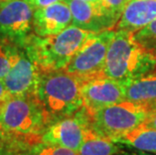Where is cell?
<instances>
[{
    "label": "cell",
    "mask_w": 156,
    "mask_h": 155,
    "mask_svg": "<svg viewBox=\"0 0 156 155\" xmlns=\"http://www.w3.org/2000/svg\"><path fill=\"white\" fill-rule=\"evenodd\" d=\"M94 34L72 24L59 33L51 36H38L34 32L21 48L39 72L64 70Z\"/></svg>",
    "instance_id": "1"
},
{
    "label": "cell",
    "mask_w": 156,
    "mask_h": 155,
    "mask_svg": "<svg viewBox=\"0 0 156 155\" xmlns=\"http://www.w3.org/2000/svg\"><path fill=\"white\" fill-rule=\"evenodd\" d=\"M154 52L136 41L133 32L116 30L106 57L104 76L128 85L155 72Z\"/></svg>",
    "instance_id": "2"
},
{
    "label": "cell",
    "mask_w": 156,
    "mask_h": 155,
    "mask_svg": "<svg viewBox=\"0 0 156 155\" xmlns=\"http://www.w3.org/2000/svg\"><path fill=\"white\" fill-rule=\"evenodd\" d=\"M83 81L65 70L39 72L36 97L51 124L71 116L83 108Z\"/></svg>",
    "instance_id": "3"
},
{
    "label": "cell",
    "mask_w": 156,
    "mask_h": 155,
    "mask_svg": "<svg viewBox=\"0 0 156 155\" xmlns=\"http://www.w3.org/2000/svg\"><path fill=\"white\" fill-rule=\"evenodd\" d=\"M0 122L8 135L27 140L41 138L51 120L36 95L11 96L0 101Z\"/></svg>",
    "instance_id": "4"
},
{
    "label": "cell",
    "mask_w": 156,
    "mask_h": 155,
    "mask_svg": "<svg viewBox=\"0 0 156 155\" xmlns=\"http://www.w3.org/2000/svg\"><path fill=\"white\" fill-rule=\"evenodd\" d=\"M149 111L147 104L126 100L95 112L91 127L99 135L115 141L143 125Z\"/></svg>",
    "instance_id": "5"
},
{
    "label": "cell",
    "mask_w": 156,
    "mask_h": 155,
    "mask_svg": "<svg viewBox=\"0 0 156 155\" xmlns=\"http://www.w3.org/2000/svg\"><path fill=\"white\" fill-rule=\"evenodd\" d=\"M116 30L95 33L89 38L64 70L83 82L104 76L106 57Z\"/></svg>",
    "instance_id": "6"
},
{
    "label": "cell",
    "mask_w": 156,
    "mask_h": 155,
    "mask_svg": "<svg viewBox=\"0 0 156 155\" xmlns=\"http://www.w3.org/2000/svg\"><path fill=\"white\" fill-rule=\"evenodd\" d=\"M34 9L25 0H8L0 9V38L18 47L34 33Z\"/></svg>",
    "instance_id": "7"
},
{
    "label": "cell",
    "mask_w": 156,
    "mask_h": 155,
    "mask_svg": "<svg viewBox=\"0 0 156 155\" xmlns=\"http://www.w3.org/2000/svg\"><path fill=\"white\" fill-rule=\"evenodd\" d=\"M91 127V116L83 107L71 116L56 120L42 134L41 142L78 151Z\"/></svg>",
    "instance_id": "8"
},
{
    "label": "cell",
    "mask_w": 156,
    "mask_h": 155,
    "mask_svg": "<svg viewBox=\"0 0 156 155\" xmlns=\"http://www.w3.org/2000/svg\"><path fill=\"white\" fill-rule=\"evenodd\" d=\"M83 107L92 116L95 112L126 101V85L105 76L83 82Z\"/></svg>",
    "instance_id": "9"
},
{
    "label": "cell",
    "mask_w": 156,
    "mask_h": 155,
    "mask_svg": "<svg viewBox=\"0 0 156 155\" xmlns=\"http://www.w3.org/2000/svg\"><path fill=\"white\" fill-rule=\"evenodd\" d=\"M69 5L73 16V25L93 33L114 30L119 21L99 3L85 0H64Z\"/></svg>",
    "instance_id": "10"
},
{
    "label": "cell",
    "mask_w": 156,
    "mask_h": 155,
    "mask_svg": "<svg viewBox=\"0 0 156 155\" xmlns=\"http://www.w3.org/2000/svg\"><path fill=\"white\" fill-rule=\"evenodd\" d=\"M38 78L39 70L20 47L11 68L2 81L9 95H34Z\"/></svg>",
    "instance_id": "11"
},
{
    "label": "cell",
    "mask_w": 156,
    "mask_h": 155,
    "mask_svg": "<svg viewBox=\"0 0 156 155\" xmlns=\"http://www.w3.org/2000/svg\"><path fill=\"white\" fill-rule=\"evenodd\" d=\"M73 23L71 9L65 1L56 2L44 8L35 9L32 27L38 36L58 34Z\"/></svg>",
    "instance_id": "12"
},
{
    "label": "cell",
    "mask_w": 156,
    "mask_h": 155,
    "mask_svg": "<svg viewBox=\"0 0 156 155\" xmlns=\"http://www.w3.org/2000/svg\"><path fill=\"white\" fill-rule=\"evenodd\" d=\"M156 18V0H130L125 6L116 29L136 32Z\"/></svg>",
    "instance_id": "13"
},
{
    "label": "cell",
    "mask_w": 156,
    "mask_h": 155,
    "mask_svg": "<svg viewBox=\"0 0 156 155\" xmlns=\"http://www.w3.org/2000/svg\"><path fill=\"white\" fill-rule=\"evenodd\" d=\"M140 152L156 155V128L140 126L115 140Z\"/></svg>",
    "instance_id": "14"
},
{
    "label": "cell",
    "mask_w": 156,
    "mask_h": 155,
    "mask_svg": "<svg viewBox=\"0 0 156 155\" xmlns=\"http://www.w3.org/2000/svg\"><path fill=\"white\" fill-rule=\"evenodd\" d=\"M120 146L121 144L99 135L90 127L77 152L78 155H117L122 152Z\"/></svg>",
    "instance_id": "15"
},
{
    "label": "cell",
    "mask_w": 156,
    "mask_h": 155,
    "mask_svg": "<svg viewBox=\"0 0 156 155\" xmlns=\"http://www.w3.org/2000/svg\"><path fill=\"white\" fill-rule=\"evenodd\" d=\"M126 100L144 104L156 103V72L126 85Z\"/></svg>",
    "instance_id": "16"
},
{
    "label": "cell",
    "mask_w": 156,
    "mask_h": 155,
    "mask_svg": "<svg viewBox=\"0 0 156 155\" xmlns=\"http://www.w3.org/2000/svg\"><path fill=\"white\" fill-rule=\"evenodd\" d=\"M20 47L12 42L0 38V79L5 77L14 62Z\"/></svg>",
    "instance_id": "17"
},
{
    "label": "cell",
    "mask_w": 156,
    "mask_h": 155,
    "mask_svg": "<svg viewBox=\"0 0 156 155\" xmlns=\"http://www.w3.org/2000/svg\"><path fill=\"white\" fill-rule=\"evenodd\" d=\"M133 34L136 41L143 47L153 52L156 51V18Z\"/></svg>",
    "instance_id": "18"
},
{
    "label": "cell",
    "mask_w": 156,
    "mask_h": 155,
    "mask_svg": "<svg viewBox=\"0 0 156 155\" xmlns=\"http://www.w3.org/2000/svg\"><path fill=\"white\" fill-rule=\"evenodd\" d=\"M28 155H78V152L69 148L44 143L41 141L39 144L34 145V149Z\"/></svg>",
    "instance_id": "19"
},
{
    "label": "cell",
    "mask_w": 156,
    "mask_h": 155,
    "mask_svg": "<svg viewBox=\"0 0 156 155\" xmlns=\"http://www.w3.org/2000/svg\"><path fill=\"white\" fill-rule=\"evenodd\" d=\"M130 0H100V4L116 17L120 18L125 6Z\"/></svg>",
    "instance_id": "20"
},
{
    "label": "cell",
    "mask_w": 156,
    "mask_h": 155,
    "mask_svg": "<svg viewBox=\"0 0 156 155\" xmlns=\"http://www.w3.org/2000/svg\"><path fill=\"white\" fill-rule=\"evenodd\" d=\"M149 106V114L146 121L141 126H146V127H151V128H156V103L154 104H147Z\"/></svg>",
    "instance_id": "21"
},
{
    "label": "cell",
    "mask_w": 156,
    "mask_h": 155,
    "mask_svg": "<svg viewBox=\"0 0 156 155\" xmlns=\"http://www.w3.org/2000/svg\"><path fill=\"white\" fill-rule=\"evenodd\" d=\"M25 1L35 10V9L44 8L46 7V6L54 4V3L64 1V0H25Z\"/></svg>",
    "instance_id": "22"
},
{
    "label": "cell",
    "mask_w": 156,
    "mask_h": 155,
    "mask_svg": "<svg viewBox=\"0 0 156 155\" xmlns=\"http://www.w3.org/2000/svg\"><path fill=\"white\" fill-rule=\"evenodd\" d=\"M0 155H19L16 150L13 148H10V146H0Z\"/></svg>",
    "instance_id": "23"
},
{
    "label": "cell",
    "mask_w": 156,
    "mask_h": 155,
    "mask_svg": "<svg viewBox=\"0 0 156 155\" xmlns=\"http://www.w3.org/2000/svg\"><path fill=\"white\" fill-rule=\"evenodd\" d=\"M9 94L7 93V91H6V88L4 86V83H3V81L0 79V101L3 100L4 98L7 97Z\"/></svg>",
    "instance_id": "24"
},
{
    "label": "cell",
    "mask_w": 156,
    "mask_h": 155,
    "mask_svg": "<svg viewBox=\"0 0 156 155\" xmlns=\"http://www.w3.org/2000/svg\"><path fill=\"white\" fill-rule=\"evenodd\" d=\"M7 135H8L7 131H6L4 126H3V124L0 122V136H2L3 138H4L5 136H7Z\"/></svg>",
    "instance_id": "25"
},
{
    "label": "cell",
    "mask_w": 156,
    "mask_h": 155,
    "mask_svg": "<svg viewBox=\"0 0 156 155\" xmlns=\"http://www.w3.org/2000/svg\"><path fill=\"white\" fill-rule=\"evenodd\" d=\"M85 1L92 2V3H99V2H100V0H85Z\"/></svg>",
    "instance_id": "26"
},
{
    "label": "cell",
    "mask_w": 156,
    "mask_h": 155,
    "mask_svg": "<svg viewBox=\"0 0 156 155\" xmlns=\"http://www.w3.org/2000/svg\"><path fill=\"white\" fill-rule=\"evenodd\" d=\"M6 1H8V0H0V9H1V7L3 6V4L6 2Z\"/></svg>",
    "instance_id": "27"
},
{
    "label": "cell",
    "mask_w": 156,
    "mask_h": 155,
    "mask_svg": "<svg viewBox=\"0 0 156 155\" xmlns=\"http://www.w3.org/2000/svg\"><path fill=\"white\" fill-rule=\"evenodd\" d=\"M133 155H151V154H147V153L140 152V151H139V153H136V154H133Z\"/></svg>",
    "instance_id": "28"
},
{
    "label": "cell",
    "mask_w": 156,
    "mask_h": 155,
    "mask_svg": "<svg viewBox=\"0 0 156 155\" xmlns=\"http://www.w3.org/2000/svg\"><path fill=\"white\" fill-rule=\"evenodd\" d=\"M2 139H3V137H2V136H0V146L2 145Z\"/></svg>",
    "instance_id": "29"
},
{
    "label": "cell",
    "mask_w": 156,
    "mask_h": 155,
    "mask_svg": "<svg viewBox=\"0 0 156 155\" xmlns=\"http://www.w3.org/2000/svg\"><path fill=\"white\" fill-rule=\"evenodd\" d=\"M154 57H155V62H156V51H154ZM155 72H156V65H155Z\"/></svg>",
    "instance_id": "30"
}]
</instances>
